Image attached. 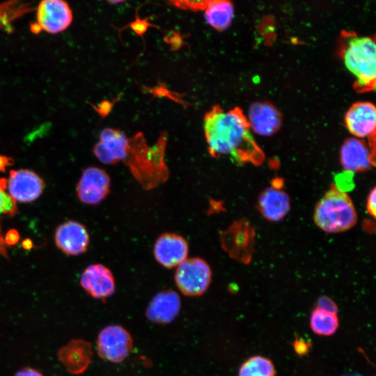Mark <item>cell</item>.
Listing matches in <instances>:
<instances>
[{
	"mask_svg": "<svg viewBox=\"0 0 376 376\" xmlns=\"http://www.w3.org/2000/svg\"><path fill=\"white\" fill-rule=\"evenodd\" d=\"M203 122L207 150L212 157L228 156L238 164L257 166L265 160V154L240 108L225 111L215 105L205 113Z\"/></svg>",
	"mask_w": 376,
	"mask_h": 376,
	"instance_id": "6da1fadb",
	"label": "cell"
},
{
	"mask_svg": "<svg viewBox=\"0 0 376 376\" xmlns=\"http://www.w3.org/2000/svg\"><path fill=\"white\" fill-rule=\"evenodd\" d=\"M167 134L162 133L152 147L147 145L141 133L129 138L126 157L123 162L143 186L150 189L164 182L169 171L164 162Z\"/></svg>",
	"mask_w": 376,
	"mask_h": 376,
	"instance_id": "7a4b0ae2",
	"label": "cell"
},
{
	"mask_svg": "<svg viewBox=\"0 0 376 376\" xmlns=\"http://www.w3.org/2000/svg\"><path fill=\"white\" fill-rule=\"evenodd\" d=\"M340 52L344 64L355 78L359 93L374 91L376 81V47L374 38L343 31Z\"/></svg>",
	"mask_w": 376,
	"mask_h": 376,
	"instance_id": "3957f363",
	"label": "cell"
},
{
	"mask_svg": "<svg viewBox=\"0 0 376 376\" xmlns=\"http://www.w3.org/2000/svg\"><path fill=\"white\" fill-rule=\"evenodd\" d=\"M314 220L324 231L336 233L352 228L357 221V214L349 196L332 187L317 204Z\"/></svg>",
	"mask_w": 376,
	"mask_h": 376,
	"instance_id": "277c9868",
	"label": "cell"
},
{
	"mask_svg": "<svg viewBox=\"0 0 376 376\" xmlns=\"http://www.w3.org/2000/svg\"><path fill=\"white\" fill-rule=\"evenodd\" d=\"M211 279L209 265L200 258L186 259L178 266L175 274L178 288L187 296L203 294L209 287Z\"/></svg>",
	"mask_w": 376,
	"mask_h": 376,
	"instance_id": "5b68a950",
	"label": "cell"
},
{
	"mask_svg": "<svg viewBox=\"0 0 376 376\" xmlns=\"http://www.w3.org/2000/svg\"><path fill=\"white\" fill-rule=\"evenodd\" d=\"M97 345L101 357L117 363L127 357L132 349V340L130 334L123 327L111 325L100 331Z\"/></svg>",
	"mask_w": 376,
	"mask_h": 376,
	"instance_id": "8992f818",
	"label": "cell"
},
{
	"mask_svg": "<svg viewBox=\"0 0 376 376\" xmlns=\"http://www.w3.org/2000/svg\"><path fill=\"white\" fill-rule=\"evenodd\" d=\"M375 141H365L358 138L347 139L340 150V162L350 173L364 171L375 164Z\"/></svg>",
	"mask_w": 376,
	"mask_h": 376,
	"instance_id": "52a82bcc",
	"label": "cell"
},
{
	"mask_svg": "<svg viewBox=\"0 0 376 376\" xmlns=\"http://www.w3.org/2000/svg\"><path fill=\"white\" fill-rule=\"evenodd\" d=\"M110 184V178L104 169L95 166L86 168L77 185V196L86 204H98L108 195Z\"/></svg>",
	"mask_w": 376,
	"mask_h": 376,
	"instance_id": "ba28073f",
	"label": "cell"
},
{
	"mask_svg": "<svg viewBox=\"0 0 376 376\" xmlns=\"http://www.w3.org/2000/svg\"><path fill=\"white\" fill-rule=\"evenodd\" d=\"M72 21V13L68 3L61 0H45L37 9L39 30L58 33L65 30Z\"/></svg>",
	"mask_w": 376,
	"mask_h": 376,
	"instance_id": "9c48e42d",
	"label": "cell"
},
{
	"mask_svg": "<svg viewBox=\"0 0 376 376\" xmlns=\"http://www.w3.org/2000/svg\"><path fill=\"white\" fill-rule=\"evenodd\" d=\"M6 186L8 194L15 201L28 203L41 195L45 184L35 172L22 169L10 171Z\"/></svg>",
	"mask_w": 376,
	"mask_h": 376,
	"instance_id": "30bf717a",
	"label": "cell"
},
{
	"mask_svg": "<svg viewBox=\"0 0 376 376\" xmlns=\"http://www.w3.org/2000/svg\"><path fill=\"white\" fill-rule=\"evenodd\" d=\"M376 110L369 102L354 103L347 111L345 117L348 131L355 138L375 139Z\"/></svg>",
	"mask_w": 376,
	"mask_h": 376,
	"instance_id": "8fae6325",
	"label": "cell"
},
{
	"mask_svg": "<svg viewBox=\"0 0 376 376\" xmlns=\"http://www.w3.org/2000/svg\"><path fill=\"white\" fill-rule=\"evenodd\" d=\"M129 138L120 130L105 128L100 134V141L93 148V153L105 164L123 162L126 157Z\"/></svg>",
	"mask_w": 376,
	"mask_h": 376,
	"instance_id": "7c38bea8",
	"label": "cell"
},
{
	"mask_svg": "<svg viewBox=\"0 0 376 376\" xmlns=\"http://www.w3.org/2000/svg\"><path fill=\"white\" fill-rule=\"evenodd\" d=\"M188 244L185 239L175 233L161 235L154 246V256L164 267L172 268L184 262L188 255Z\"/></svg>",
	"mask_w": 376,
	"mask_h": 376,
	"instance_id": "4fadbf2b",
	"label": "cell"
},
{
	"mask_svg": "<svg viewBox=\"0 0 376 376\" xmlns=\"http://www.w3.org/2000/svg\"><path fill=\"white\" fill-rule=\"evenodd\" d=\"M81 287L96 299H106L115 290V280L111 270L102 264L88 266L80 278Z\"/></svg>",
	"mask_w": 376,
	"mask_h": 376,
	"instance_id": "5bb4252c",
	"label": "cell"
},
{
	"mask_svg": "<svg viewBox=\"0 0 376 376\" xmlns=\"http://www.w3.org/2000/svg\"><path fill=\"white\" fill-rule=\"evenodd\" d=\"M55 242L58 249L68 255L77 256L87 249L89 236L80 223L69 221L58 226L55 233Z\"/></svg>",
	"mask_w": 376,
	"mask_h": 376,
	"instance_id": "9a60e30c",
	"label": "cell"
},
{
	"mask_svg": "<svg viewBox=\"0 0 376 376\" xmlns=\"http://www.w3.org/2000/svg\"><path fill=\"white\" fill-rule=\"evenodd\" d=\"M248 121L256 133L269 136L281 127L282 117L280 111L271 103L258 102L249 108Z\"/></svg>",
	"mask_w": 376,
	"mask_h": 376,
	"instance_id": "2e32d148",
	"label": "cell"
},
{
	"mask_svg": "<svg viewBox=\"0 0 376 376\" xmlns=\"http://www.w3.org/2000/svg\"><path fill=\"white\" fill-rule=\"evenodd\" d=\"M92 356L91 344L81 339L70 341L58 352V359L67 371L75 375L82 373L87 369Z\"/></svg>",
	"mask_w": 376,
	"mask_h": 376,
	"instance_id": "e0dca14e",
	"label": "cell"
},
{
	"mask_svg": "<svg viewBox=\"0 0 376 376\" xmlns=\"http://www.w3.org/2000/svg\"><path fill=\"white\" fill-rule=\"evenodd\" d=\"M180 299L173 290L162 291L156 295L147 309L148 318L155 322L168 323L178 314L180 309Z\"/></svg>",
	"mask_w": 376,
	"mask_h": 376,
	"instance_id": "ac0fdd59",
	"label": "cell"
},
{
	"mask_svg": "<svg viewBox=\"0 0 376 376\" xmlns=\"http://www.w3.org/2000/svg\"><path fill=\"white\" fill-rule=\"evenodd\" d=\"M258 206L264 217L272 221H279L289 212L290 201L285 191L271 187L260 195Z\"/></svg>",
	"mask_w": 376,
	"mask_h": 376,
	"instance_id": "d6986e66",
	"label": "cell"
},
{
	"mask_svg": "<svg viewBox=\"0 0 376 376\" xmlns=\"http://www.w3.org/2000/svg\"><path fill=\"white\" fill-rule=\"evenodd\" d=\"M205 18L214 29L223 31L231 24L234 15L233 4L229 1H210L205 8Z\"/></svg>",
	"mask_w": 376,
	"mask_h": 376,
	"instance_id": "ffe728a7",
	"label": "cell"
},
{
	"mask_svg": "<svg viewBox=\"0 0 376 376\" xmlns=\"http://www.w3.org/2000/svg\"><path fill=\"white\" fill-rule=\"evenodd\" d=\"M309 325L312 331L317 335L331 336L339 327L338 315L315 308L310 316Z\"/></svg>",
	"mask_w": 376,
	"mask_h": 376,
	"instance_id": "44dd1931",
	"label": "cell"
},
{
	"mask_svg": "<svg viewBox=\"0 0 376 376\" xmlns=\"http://www.w3.org/2000/svg\"><path fill=\"white\" fill-rule=\"evenodd\" d=\"M238 376H276L275 366L265 357L253 356L242 364Z\"/></svg>",
	"mask_w": 376,
	"mask_h": 376,
	"instance_id": "7402d4cb",
	"label": "cell"
},
{
	"mask_svg": "<svg viewBox=\"0 0 376 376\" xmlns=\"http://www.w3.org/2000/svg\"><path fill=\"white\" fill-rule=\"evenodd\" d=\"M6 180L0 178V221L13 217L17 211L16 201L6 191Z\"/></svg>",
	"mask_w": 376,
	"mask_h": 376,
	"instance_id": "603a6c76",
	"label": "cell"
},
{
	"mask_svg": "<svg viewBox=\"0 0 376 376\" xmlns=\"http://www.w3.org/2000/svg\"><path fill=\"white\" fill-rule=\"evenodd\" d=\"M208 2L209 1H171L169 3L181 9L198 11L205 10Z\"/></svg>",
	"mask_w": 376,
	"mask_h": 376,
	"instance_id": "cb8c5ba5",
	"label": "cell"
},
{
	"mask_svg": "<svg viewBox=\"0 0 376 376\" xmlns=\"http://www.w3.org/2000/svg\"><path fill=\"white\" fill-rule=\"evenodd\" d=\"M315 308L338 313V306L336 303L331 299L325 296H322L318 299Z\"/></svg>",
	"mask_w": 376,
	"mask_h": 376,
	"instance_id": "d4e9b609",
	"label": "cell"
},
{
	"mask_svg": "<svg viewBox=\"0 0 376 376\" xmlns=\"http://www.w3.org/2000/svg\"><path fill=\"white\" fill-rule=\"evenodd\" d=\"M310 343L302 338H296L293 343V347L298 355L307 354L310 349Z\"/></svg>",
	"mask_w": 376,
	"mask_h": 376,
	"instance_id": "484cf974",
	"label": "cell"
},
{
	"mask_svg": "<svg viewBox=\"0 0 376 376\" xmlns=\"http://www.w3.org/2000/svg\"><path fill=\"white\" fill-rule=\"evenodd\" d=\"M150 25V24L146 20L136 18V20L130 24V26L136 34L142 36Z\"/></svg>",
	"mask_w": 376,
	"mask_h": 376,
	"instance_id": "4316f807",
	"label": "cell"
},
{
	"mask_svg": "<svg viewBox=\"0 0 376 376\" xmlns=\"http://www.w3.org/2000/svg\"><path fill=\"white\" fill-rule=\"evenodd\" d=\"M375 188H373L368 197L367 200V210L370 214L373 217H375L376 212V203H375Z\"/></svg>",
	"mask_w": 376,
	"mask_h": 376,
	"instance_id": "83f0119b",
	"label": "cell"
},
{
	"mask_svg": "<svg viewBox=\"0 0 376 376\" xmlns=\"http://www.w3.org/2000/svg\"><path fill=\"white\" fill-rule=\"evenodd\" d=\"M15 376H44L40 371L30 367L19 370Z\"/></svg>",
	"mask_w": 376,
	"mask_h": 376,
	"instance_id": "f1b7e54d",
	"label": "cell"
},
{
	"mask_svg": "<svg viewBox=\"0 0 376 376\" xmlns=\"http://www.w3.org/2000/svg\"><path fill=\"white\" fill-rule=\"evenodd\" d=\"M112 107V104L110 102L104 101L102 102L99 106V113L102 116H106L110 111Z\"/></svg>",
	"mask_w": 376,
	"mask_h": 376,
	"instance_id": "f546056e",
	"label": "cell"
},
{
	"mask_svg": "<svg viewBox=\"0 0 376 376\" xmlns=\"http://www.w3.org/2000/svg\"><path fill=\"white\" fill-rule=\"evenodd\" d=\"M8 158L0 155V170H3L5 164L8 163Z\"/></svg>",
	"mask_w": 376,
	"mask_h": 376,
	"instance_id": "4dcf8cb0",
	"label": "cell"
},
{
	"mask_svg": "<svg viewBox=\"0 0 376 376\" xmlns=\"http://www.w3.org/2000/svg\"><path fill=\"white\" fill-rule=\"evenodd\" d=\"M109 2L113 4H116L123 3L124 2V1H109Z\"/></svg>",
	"mask_w": 376,
	"mask_h": 376,
	"instance_id": "1f68e13d",
	"label": "cell"
}]
</instances>
